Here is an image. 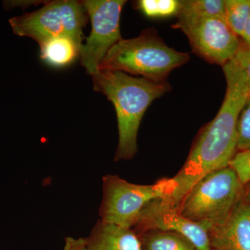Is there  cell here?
Instances as JSON below:
<instances>
[{"label": "cell", "mask_w": 250, "mask_h": 250, "mask_svg": "<svg viewBox=\"0 0 250 250\" xmlns=\"http://www.w3.org/2000/svg\"><path fill=\"white\" fill-rule=\"evenodd\" d=\"M175 190L173 178L141 185L130 183L117 175L104 176L100 220L123 228H134L146 206L154 200L170 199Z\"/></svg>", "instance_id": "cell-5"}, {"label": "cell", "mask_w": 250, "mask_h": 250, "mask_svg": "<svg viewBox=\"0 0 250 250\" xmlns=\"http://www.w3.org/2000/svg\"><path fill=\"white\" fill-rule=\"evenodd\" d=\"M137 8L149 18H166L176 15L179 9L177 0H140Z\"/></svg>", "instance_id": "cell-16"}, {"label": "cell", "mask_w": 250, "mask_h": 250, "mask_svg": "<svg viewBox=\"0 0 250 250\" xmlns=\"http://www.w3.org/2000/svg\"><path fill=\"white\" fill-rule=\"evenodd\" d=\"M250 149V95L242 108L237 123V150Z\"/></svg>", "instance_id": "cell-17"}, {"label": "cell", "mask_w": 250, "mask_h": 250, "mask_svg": "<svg viewBox=\"0 0 250 250\" xmlns=\"http://www.w3.org/2000/svg\"><path fill=\"white\" fill-rule=\"evenodd\" d=\"M86 238L67 237L65 239L64 250H86Z\"/></svg>", "instance_id": "cell-20"}, {"label": "cell", "mask_w": 250, "mask_h": 250, "mask_svg": "<svg viewBox=\"0 0 250 250\" xmlns=\"http://www.w3.org/2000/svg\"><path fill=\"white\" fill-rule=\"evenodd\" d=\"M225 0H184L179 1L178 13L225 20Z\"/></svg>", "instance_id": "cell-15"}, {"label": "cell", "mask_w": 250, "mask_h": 250, "mask_svg": "<svg viewBox=\"0 0 250 250\" xmlns=\"http://www.w3.org/2000/svg\"><path fill=\"white\" fill-rule=\"evenodd\" d=\"M250 16V0H225V21L241 38Z\"/></svg>", "instance_id": "cell-14"}, {"label": "cell", "mask_w": 250, "mask_h": 250, "mask_svg": "<svg viewBox=\"0 0 250 250\" xmlns=\"http://www.w3.org/2000/svg\"><path fill=\"white\" fill-rule=\"evenodd\" d=\"M93 89L114 105L119 142L115 160H129L137 152V136L149 105L171 89L167 81L156 82L118 70H100L93 75Z\"/></svg>", "instance_id": "cell-2"}, {"label": "cell", "mask_w": 250, "mask_h": 250, "mask_svg": "<svg viewBox=\"0 0 250 250\" xmlns=\"http://www.w3.org/2000/svg\"><path fill=\"white\" fill-rule=\"evenodd\" d=\"M190 60L188 54L168 47L154 31L146 30L138 37L122 39L110 49L100 70H118L156 82L167 81L174 69Z\"/></svg>", "instance_id": "cell-3"}, {"label": "cell", "mask_w": 250, "mask_h": 250, "mask_svg": "<svg viewBox=\"0 0 250 250\" xmlns=\"http://www.w3.org/2000/svg\"><path fill=\"white\" fill-rule=\"evenodd\" d=\"M177 16L178 20L172 27L183 31L193 52L210 63L223 66L239 50V37L225 20L182 13Z\"/></svg>", "instance_id": "cell-7"}, {"label": "cell", "mask_w": 250, "mask_h": 250, "mask_svg": "<svg viewBox=\"0 0 250 250\" xmlns=\"http://www.w3.org/2000/svg\"><path fill=\"white\" fill-rule=\"evenodd\" d=\"M223 67L228 84L223 104L201 130L183 167L172 177L176 190L168 200L177 207L194 184L210 172L229 167L238 152L237 123L250 89L232 61Z\"/></svg>", "instance_id": "cell-1"}, {"label": "cell", "mask_w": 250, "mask_h": 250, "mask_svg": "<svg viewBox=\"0 0 250 250\" xmlns=\"http://www.w3.org/2000/svg\"><path fill=\"white\" fill-rule=\"evenodd\" d=\"M134 228L136 232L154 229L176 233L188 240L196 250H212L208 230L182 215L179 207L167 199L146 206Z\"/></svg>", "instance_id": "cell-9"}, {"label": "cell", "mask_w": 250, "mask_h": 250, "mask_svg": "<svg viewBox=\"0 0 250 250\" xmlns=\"http://www.w3.org/2000/svg\"><path fill=\"white\" fill-rule=\"evenodd\" d=\"M137 233L143 250H196L188 240L176 233L154 229Z\"/></svg>", "instance_id": "cell-13"}, {"label": "cell", "mask_w": 250, "mask_h": 250, "mask_svg": "<svg viewBox=\"0 0 250 250\" xmlns=\"http://www.w3.org/2000/svg\"><path fill=\"white\" fill-rule=\"evenodd\" d=\"M88 16L81 1L59 0L49 1L41 9L9 20L16 35L26 36L40 45L59 36H69L82 44L83 29Z\"/></svg>", "instance_id": "cell-6"}, {"label": "cell", "mask_w": 250, "mask_h": 250, "mask_svg": "<svg viewBox=\"0 0 250 250\" xmlns=\"http://www.w3.org/2000/svg\"><path fill=\"white\" fill-rule=\"evenodd\" d=\"M244 185L231 167L213 171L200 179L179 205L181 213L209 231L226 222L243 199Z\"/></svg>", "instance_id": "cell-4"}, {"label": "cell", "mask_w": 250, "mask_h": 250, "mask_svg": "<svg viewBox=\"0 0 250 250\" xmlns=\"http://www.w3.org/2000/svg\"><path fill=\"white\" fill-rule=\"evenodd\" d=\"M91 21L92 30L80 49L81 65L95 75L110 49L123 39L120 18L125 0L81 1Z\"/></svg>", "instance_id": "cell-8"}, {"label": "cell", "mask_w": 250, "mask_h": 250, "mask_svg": "<svg viewBox=\"0 0 250 250\" xmlns=\"http://www.w3.org/2000/svg\"><path fill=\"white\" fill-rule=\"evenodd\" d=\"M243 185L250 182V149L238 151L229 164Z\"/></svg>", "instance_id": "cell-18"}, {"label": "cell", "mask_w": 250, "mask_h": 250, "mask_svg": "<svg viewBox=\"0 0 250 250\" xmlns=\"http://www.w3.org/2000/svg\"><path fill=\"white\" fill-rule=\"evenodd\" d=\"M208 234L212 250H250V205L242 199L226 222Z\"/></svg>", "instance_id": "cell-10"}, {"label": "cell", "mask_w": 250, "mask_h": 250, "mask_svg": "<svg viewBox=\"0 0 250 250\" xmlns=\"http://www.w3.org/2000/svg\"><path fill=\"white\" fill-rule=\"evenodd\" d=\"M82 45L70 36H56L39 45L41 57L49 65L54 67L65 66L80 57Z\"/></svg>", "instance_id": "cell-12"}, {"label": "cell", "mask_w": 250, "mask_h": 250, "mask_svg": "<svg viewBox=\"0 0 250 250\" xmlns=\"http://www.w3.org/2000/svg\"><path fill=\"white\" fill-rule=\"evenodd\" d=\"M241 38L242 41H243V42H241V45L244 46V47L250 48V16Z\"/></svg>", "instance_id": "cell-21"}, {"label": "cell", "mask_w": 250, "mask_h": 250, "mask_svg": "<svg viewBox=\"0 0 250 250\" xmlns=\"http://www.w3.org/2000/svg\"><path fill=\"white\" fill-rule=\"evenodd\" d=\"M243 200L250 205V182L244 186Z\"/></svg>", "instance_id": "cell-22"}, {"label": "cell", "mask_w": 250, "mask_h": 250, "mask_svg": "<svg viewBox=\"0 0 250 250\" xmlns=\"http://www.w3.org/2000/svg\"><path fill=\"white\" fill-rule=\"evenodd\" d=\"M231 60L239 69L250 89V48L241 45L239 50Z\"/></svg>", "instance_id": "cell-19"}, {"label": "cell", "mask_w": 250, "mask_h": 250, "mask_svg": "<svg viewBox=\"0 0 250 250\" xmlns=\"http://www.w3.org/2000/svg\"><path fill=\"white\" fill-rule=\"evenodd\" d=\"M86 250H143L133 228H123L99 220L86 238Z\"/></svg>", "instance_id": "cell-11"}]
</instances>
